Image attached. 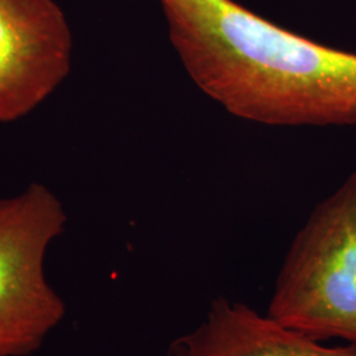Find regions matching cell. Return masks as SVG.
<instances>
[{"label": "cell", "mask_w": 356, "mask_h": 356, "mask_svg": "<svg viewBox=\"0 0 356 356\" xmlns=\"http://www.w3.org/2000/svg\"><path fill=\"white\" fill-rule=\"evenodd\" d=\"M66 223L64 204L42 184L0 198V356L35 353L64 319L45 259Z\"/></svg>", "instance_id": "3"}, {"label": "cell", "mask_w": 356, "mask_h": 356, "mask_svg": "<svg viewBox=\"0 0 356 356\" xmlns=\"http://www.w3.org/2000/svg\"><path fill=\"white\" fill-rule=\"evenodd\" d=\"M267 314L309 338L356 347V172L294 236Z\"/></svg>", "instance_id": "2"}, {"label": "cell", "mask_w": 356, "mask_h": 356, "mask_svg": "<svg viewBox=\"0 0 356 356\" xmlns=\"http://www.w3.org/2000/svg\"><path fill=\"white\" fill-rule=\"evenodd\" d=\"M194 83L229 114L279 127L356 126V53L293 33L234 0H160Z\"/></svg>", "instance_id": "1"}, {"label": "cell", "mask_w": 356, "mask_h": 356, "mask_svg": "<svg viewBox=\"0 0 356 356\" xmlns=\"http://www.w3.org/2000/svg\"><path fill=\"white\" fill-rule=\"evenodd\" d=\"M166 356H356V347L326 346L242 301L219 296L194 329L169 343Z\"/></svg>", "instance_id": "5"}, {"label": "cell", "mask_w": 356, "mask_h": 356, "mask_svg": "<svg viewBox=\"0 0 356 356\" xmlns=\"http://www.w3.org/2000/svg\"><path fill=\"white\" fill-rule=\"evenodd\" d=\"M73 36L56 0H0V123L22 119L61 86Z\"/></svg>", "instance_id": "4"}]
</instances>
